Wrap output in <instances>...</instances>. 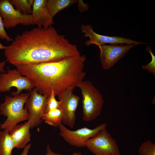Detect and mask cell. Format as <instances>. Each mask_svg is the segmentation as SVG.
I'll list each match as a JSON object with an SVG mask.
<instances>
[{"instance_id": "obj_1", "label": "cell", "mask_w": 155, "mask_h": 155, "mask_svg": "<svg viewBox=\"0 0 155 155\" xmlns=\"http://www.w3.org/2000/svg\"><path fill=\"white\" fill-rule=\"evenodd\" d=\"M4 50L7 61L15 66L55 62L80 54L77 46L52 26L46 29L35 28L17 35Z\"/></svg>"}, {"instance_id": "obj_2", "label": "cell", "mask_w": 155, "mask_h": 155, "mask_svg": "<svg viewBox=\"0 0 155 155\" xmlns=\"http://www.w3.org/2000/svg\"><path fill=\"white\" fill-rule=\"evenodd\" d=\"M86 58L85 55L80 54L55 62L15 66L22 75L30 80L39 93L48 98L53 91L58 98L84 80Z\"/></svg>"}, {"instance_id": "obj_3", "label": "cell", "mask_w": 155, "mask_h": 155, "mask_svg": "<svg viewBox=\"0 0 155 155\" xmlns=\"http://www.w3.org/2000/svg\"><path fill=\"white\" fill-rule=\"evenodd\" d=\"M11 94L13 97L5 95L4 102L0 104V115L7 117L0 124V128L9 132L19 122L29 119L28 112L24 106L30 93L18 94L13 92Z\"/></svg>"}, {"instance_id": "obj_4", "label": "cell", "mask_w": 155, "mask_h": 155, "mask_svg": "<svg viewBox=\"0 0 155 155\" xmlns=\"http://www.w3.org/2000/svg\"><path fill=\"white\" fill-rule=\"evenodd\" d=\"M82 97L83 119L85 121L93 120L101 113L104 102L102 94L91 82L83 80L77 86Z\"/></svg>"}, {"instance_id": "obj_5", "label": "cell", "mask_w": 155, "mask_h": 155, "mask_svg": "<svg viewBox=\"0 0 155 155\" xmlns=\"http://www.w3.org/2000/svg\"><path fill=\"white\" fill-rule=\"evenodd\" d=\"M86 147L95 155H121L117 141L106 128L88 139Z\"/></svg>"}, {"instance_id": "obj_6", "label": "cell", "mask_w": 155, "mask_h": 155, "mask_svg": "<svg viewBox=\"0 0 155 155\" xmlns=\"http://www.w3.org/2000/svg\"><path fill=\"white\" fill-rule=\"evenodd\" d=\"M107 124H100L93 129L84 127L71 131L61 123L59 126L60 135L68 144L76 147H85L86 143L102 129L106 128Z\"/></svg>"}, {"instance_id": "obj_7", "label": "cell", "mask_w": 155, "mask_h": 155, "mask_svg": "<svg viewBox=\"0 0 155 155\" xmlns=\"http://www.w3.org/2000/svg\"><path fill=\"white\" fill-rule=\"evenodd\" d=\"M13 87L16 88V92L14 93L18 94L23 90L30 92L34 88L30 80L22 75L17 69H9L7 72L0 73V92H9Z\"/></svg>"}, {"instance_id": "obj_8", "label": "cell", "mask_w": 155, "mask_h": 155, "mask_svg": "<svg viewBox=\"0 0 155 155\" xmlns=\"http://www.w3.org/2000/svg\"><path fill=\"white\" fill-rule=\"evenodd\" d=\"M0 16L5 28L14 27L18 24L34 25L32 14L26 15L16 10L9 0H0Z\"/></svg>"}, {"instance_id": "obj_9", "label": "cell", "mask_w": 155, "mask_h": 155, "mask_svg": "<svg viewBox=\"0 0 155 155\" xmlns=\"http://www.w3.org/2000/svg\"><path fill=\"white\" fill-rule=\"evenodd\" d=\"M48 98L39 93L34 88L30 92V95L25 103V107L29 115L30 128L38 126L43 121L42 116L44 113Z\"/></svg>"}, {"instance_id": "obj_10", "label": "cell", "mask_w": 155, "mask_h": 155, "mask_svg": "<svg viewBox=\"0 0 155 155\" xmlns=\"http://www.w3.org/2000/svg\"><path fill=\"white\" fill-rule=\"evenodd\" d=\"M136 44L124 45L119 44L98 46L100 59L102 68L107 70L111 68Z\"/></svg>"}, {"instance_id": "obj_11", "label": "cell", "mask_w": 155, "mask_h": 155, "mask_svg": "<svg viewBox=\"0 0 155 155\" xmlns=\"http://www.w3.org/2000/svg\"><path fill=\"white\" fill-rule=\"evenodd\" d=\"M74 88L68 89L58 98L61 102L59 109L62 114V122L72 128L75 122L76 111L80 100L78 96L73 93Z\"/></svg>"}, {"instance_id": "obj_12", "label": "cell", "mask_w": 155, "mask_h": 155, "mask_svg": "<svg viewBox=\"0 0 155 155\" xmlns=\"http://www.w3.org/2000/svg\"><path fill=\"white\" fill-rule=\"evenodd\" d=\"M82 32L84 34L85 37H89L90 39L85 42V44L88 46L95 44L98 46L106 43L111 44H146L147 43L139 42L129 38L119 36H110L100 35L95 32L90 24L82 25L81 26Z\"/></svg>"}, {"instance_id": "obj_13", "label": "cell", "mask_w": 155, "mask_h": 155, "mask_svg": "<svg viewBox=\"0 0 155 155\" xmlns=\"http://www.w3.org/2000/svg\"><path fill=\"white\" fill-rule=\"evenodd\" d=\"M47 0H34L32 15L34 25L46 29L54 24L46 6Z\"/></svg>"}, {"instance_id": "obj_14", "label": "cell", "mask_w": 155, "mask_h": 155, "mask_svg": "<svg viewBox=\"0 0 155 155\" xmlns=\"http://www.w3.org/2000/svg\"><path fill=\"white\" fill-rule=\"evenodd\" d=\"M30 123L29 120L24 124L17 125L9 132L14 144L15 148H24L30 140Z\"/></svg>"}, {"instance_id": "obj_15", "label": "cell", "mask_w": 155, "mask_h": 155, "mask_svg": "<svg viewBox=\"0 0 155 155\" xmlns=\"http://www.w3.org/2000/svg\"><path fill=\"white\" fill-rule=\"evenodd\" d=\"M15 148L9 132L5 130L0 131V155H12V151Z\"/></svg>"}, {"instance_id": "obj_16", "label": "cell", "mask_w": 155, "mask_h": 155, "mask_svg": "<svg viewBox=\"0 0 155 155\" xmlns=\"http://www.w3.org/2000/svg\"><path fill=\"white\" fill-rule=\"evenodd\" d=\"M78 1L76 0H47L46 4L49 13L54 17L60 11Z\"/></svg>"}, {"instance_id": "obj_17", "label": "cell", "mask_w": 155, "mask_h": 155, "mask_svg": "<svg viewBox=\"0 0 155 155\" xmlns=\"http://www.w3.org/2000/svg\"><path fill=\"white\" fill-rule=\"evenodd\" d=\"M42 118L47 124L58 127L62 123V114L60 110L55 109L44 113Z\"/></svg>"}, {"instance_id": "obj_18", "label": "cell", "mask_w": 155, "mask_h": 155, "mask_svg": "<svg viewBox=\"0 0 155 155\" xmlns=\"http://www.w3.org/2000/svg\"><path fill=\"white\" fill-rule=\"evenodd\" d=\"M17 11L26 15L32 14L34 0H9Z\"/></svg>"}, {"instance_id": "obj_19", "label": "cell", "mask_w": 155, "mask_h": 155, "mask_svg": "<svg viewBox=\"0 0 155 155\" xmlns=\"http://www.w3.org/2000/svg\"><path fill=\"white\" fill-rule=\"evenodd\" d=\"M140 155H155V144L150 140L143 142L139 147Z\"/></svg>"}, {"instance_id": "obj_20", "label": "cell", "mask_w": 155, "mask_h": 155, "mask_svg": "<svg viewBox=\"0 0 155 155\" xmlns=\"http://www.w3.org/2000/svg\"><path fill=\"white\" fill-rule=\"evenodd\" d=\"M55 95L53 91H52L50 96L48 98L46 105L44 113H46L49 111L55 109H59L61 102L57 101L56 99Z\"/></svg>"}, {"instance_id": "obj_21", "label": "cell", "mask_w": 155, "mask_h": 155, "mask_svg": "<svg viewBox=\"0 0 155 155\" xmlns=\"http://www.w3.org/2000/svg\"><path fill=\"white\" fill-rule=\"evenodd\" d=\"M150 54L152 60L150 63L147 65L142 66V68L147 71L149 72L152 73L155 76V56L151 50V46L148 45L145 49Z\"/></svg>"}, {"instance_id": "obj_22", "label": "cell", "mask_w": 155, "mask_h": 155, "mask_svg": "<svg viewBox=\"0 0 155 155\" xmlns=\"http://www.w3.org/2000/svg\"><path fill=\"white\" fill-rule=\"evenodd\" d=\"M0 38L5 39L7 42L12 41L13 39L10 38L7 34L3 22V19L0 16Z\"/></svg>"}, {"instance_id": "obj_23", "label": "cell", "mask_w": 155, "mask_h": 155, "mask_svg": "<svg viewBox=\"0 0 155 155\" xmlns=\"http://www.w3.org/2000/svg\"><path fill=\"white\" fill-rule=\"evenodd\" d=\"M78 7L80 11L83 12L88 10L89 6L87 3H84L82 0H78Z\"/></svg>"}, {"instance_id": "obj_24", "label": "cell", "mask_w": 155, "mask_h": 155, "mask_svg": "<svg viewBox=\"0 0 155 155\" xmlns=\"http://www.w3.org/2000/svg\"><path fill=\"white\" fill-rule=\"evenodd\" d=\"M45 155H61L60 154L53 152L51 149L49 145L46 147V152Z\"/></svg>"}, {"instance_id": "obj_25", "label": "cell", "mask_w": 155, "mask_h": 155, "mask_svg": "<svg viewBox=\"0 0 155 155\" xmlns=\"http://www.w3.org/2000/svg\"><path fill=\"white\" fill-rule=\"evenodd\" d=\"M30 146L31 144H30L26 146L24 148V149L21 155H28Z\"/></svg>"}, {"instance_id": "obj_26", "label": "cell", "mask_w": 155, "mask_h": 155, "mask_svg": "<svg viewBox=\"0 0 155 155\" xmlns=\"http://www.w3.org/2000/svg\"><path fill=\"white\" fill-rule=\"evenodd\" d=\"M7 61H5L0 62V72L4 73L5 72V67L7 62Z\"/></svg>"}, {"instance_id": "obj_27", "label": "cell", "mask_w": 155, "mask_h": 155, "mask_svg": "<svg viewBox=\"0 0 155 155\" xmlns=\"http://www.w3.org/2000/svg\"><path fill=\"white\" fill-rule=\"evenodd\" d=\"M6 47V46H5L2 44L0 42V50L4 49Z\"/></svg>"}, {"instance_id": "obj_28", "label": "cell", "mask_w": 155, "mask_h": 155, "mask_svg": "<svg viewBox=\"0 0 155 155\" xmlns=\"http://www.w3.org/2000/svg\"><path fill=\"white\" fill-rule=\"evenodd\" d=\"M71 155H82V153L80 152H74Z\"/></svg>"}]
</instances>
